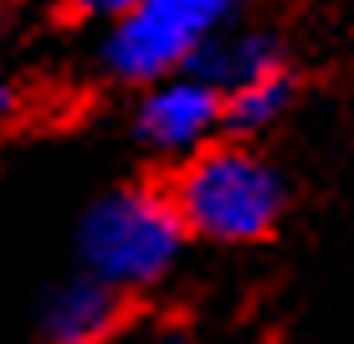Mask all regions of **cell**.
I'll return each mask as SVG.
<instances>
[{"instance_id":"1","label":"cell","mask_w":354,"mask_h":344,"mask_svg":"<svg viewBox=\"0 0 354 344\" xmlns=\"http://www.w3.org/2000/svg\"><path fill=\"white\" fill-rule=\"evenodd\" d=\"M190 247L195 242L175 211L165 175H133L118 185H103L82 206L77 231H72L77 267L93 273L97 282H108L133 309L160 298L180 278Z\"/></svg>"},{"instance_id":"2","label":"cell","mask_w":354,"mask_h":344,"mask_svg":"<svg viewBox=\"0 0 354 344\" xmlns=\"http://www.w3.org/2000/svg\"><path fill=\"white\" fill-rule=\"evenodd\" d=\"M175 211L195 247L216 252H257L277 242L292 216V175L267 144L221 139L190 165L165 175Z\"/></svg>"},{"instance_id":"3","label":"cell","mask_w":354,"mask_h":344,"mask_svg":"<svg viewBox=\"0 0 354 344\" xmlns=\"http://www.w3.org/2000/svg\"><path fill=\"white\" fill-rule=\"evenodd\" d=\"M77 16L88 21L93 78L103 88L139 98L154 82L201 67V57L241 16V6H226V0H108V6H82Z\"/></svg>"},{"instance_id":"4","label":"cell","mask_w":354,"mask_h":344,"mask_svg":"<svg viewBox=\"0 0 354 344\" xmlns=\"http://www.w3.org/2000/svg\"><path fill=\"white\" fill-rule=\"evenodd\" d=\"M129 134L160 165V175H169L226 139V93L201 72L154 82L129 103Z\"/></svg>"},{"instance_id":"5","label":"cell","mask_w":354,"mask_h":344,"mask_svg":"<svg viewBox=\"0 0 354 344\" xmlns=\"http://www.w3.org/2000/svg\"><path fill=\"white\" fill-rule=\"evenodd\" d=\"M133 324V303L118 298L108 282L93 273L72 267L67 278H57L36 303V344H113Z\"/></svg>"},{"instance_id":"6","label":"cell","mask_w":354,"mask_h":344,"mask_svg":"<svg viewBox=\"0 0 354 344\" xmlns=\"http://www.w3.org/2000/svg\"><path fill=\"white\" fill-rule=\"evenodd\" d=\"M292 67V52L283 42L277 26H262V21H247L241 10L231 26L211 42V52L201 57V78H211L221 93H236V88H252L262 78H277V72Z\"/></svg>"},{"instance_id":"7","label":"cell","mask_w":354,"mask_h":344,"mask_svg":"<svg viewBox=\"0 0 354 344\" xmlns=\"http://www.w3.org/2000/svg\"><path fill=\"white\" fill-rule=\"evenodd\" d=\"M298 98H303L298 67L277 72V78H262V82H252V88L226 93V139L267 144V139H272V134L292 118Z\"/></svg>"},{"instance_id":"8","label":"cell","mask_w":354,"mask_h":344,"mask_svg":"<svg viewBox=\"0 0 354 344\" xmlns=\"http://www.w3.org/2000/svg\"><path fill=\"white\" fill-rule=\"evenodd\" d=\"M113 344H205V334L185 314H149V318H133Z\"/></svg>"},{"instance_id":"9","label":"cell","mask_w":354,"mask_h":344,"mask_svg":"<svg viewBox=\"0 0 354 344\" xmlns=\"http://www.w3.org/2000/svg\"><path fill=\"white\" fill-rule=\"evenodd\" d=\"M6 36H10V10L0 6V129H10L26 108V93H21V78L16 67L6 62Z\"/></svg>"}]
</instances>
